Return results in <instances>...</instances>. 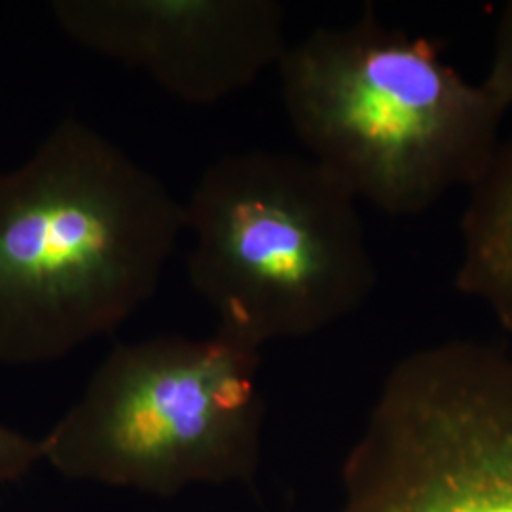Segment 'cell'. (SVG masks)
<instances>
[{"instance_id": "obj_6", "label": "cell", "mask_w": 512, "mask_h": 512, "mask_svg": "<svg viewBox=\"0 0 512 512\" xmlns=\"http://www.w3.org/2000/svg\"><path fill=\"white\" fill-rule=\"evenodd\" d=\"M52 12L74 44L194 107L253 86L289 48L274 0H57Z\"/></svg>"}, {"instance_id": "obj_3", "label": "cell", "mask_w": 512, "mask_h": 512, "mask_svg": "<svg viewBox=\"0 0 512 512\" xmlns=\"http://www.w3.org/2000/svg\"><path fill=\"white\" fill-rule=\"evenodd\" d=\"M183 211L190 285L217 315L215 332L243 346L329 329L378 285L357 198L310 156H222Z\"/></svg>"}, {"instance_id": "obj_1", "label": "cell", "mask_w": 512, "mask_h": 512, "mask_svg": "<svg viewBox=\"0 0 512 512\" xmlns=\"http://www.w3.org/2000/svg\"><path fill=\"white\" fill-rule=\"evenodd\" d=\"M183 203L78 118L0 173V361L61 359L126 323L158 291Z\"/></svg>"}, {"instance_id": "obj_2", "label": "cell", "mask_w": 512, "mask_h": 512, "mask_svg": "<svg viewBox=\"0 0 512 512\" xmlns=\"http://www.w3.org/2000/svg\"><path fill=\"white\" fill-rule=\"evenodd\" d=\"M275 69L311 160L385 215L416 217L469 190L501 145L509 109L484 82L463 78L435 42L387 25L374 8L289 44Z\"/></svg>"}, {"instance_id": "obj_7", "label": "cell", "mask_w": 512, "mask_h": 512, "mask_svg": "<svg viewBox=\"0 0 512 512\" xmlns=\"http://www.w3.org/2000/svg\"><path fill=\"white\" fill-rule=\"evenodd\" d=\"M459 220L456 289L486 306L512 334V137L467 190Z\"/></svg>"}, {"instance_id": "obj_5", "label": "cell", "mask_w": 512, "mask_h": 512, "mask_svg": "<svg viewBox=\"0 0 512 512\" xmlns=\"http://www.w3.org/2000/svg\"><path fill=\"white\" fill-rule=\"evenodd\" d=\"M342 490L338 512H512V351L448 340L403 357Z\"/></svg>"}, {"instance_id": "obj_4", "label": "cell", "mask_w": 512, "mask_h": 512, "mask_svg": "<svg viewBox=\"0 0 512 512\" xmlns=\"http://www.w3.org/2000/svg\"><path fill=\"white\" fill-rule=\"evenodd\" d=\"M260 349L222 334L118 344L82 397L40 439L71 480L171 497L194 484H249L266 404Z\"/></svg>"}, {"instance_id": "obj_8", "label": "cell", "mask_w": 512, "mask_h": 512, "mask_svg": "<svg viewBox=\"0 0 512 512\" xmlns=\"http://www.w3.org/2000/svg\"><path fill=\"white\" fill-rule=\"evenodd\" d=\"M484 86L507 107H512V0H509L497 18L494 48L488 73L482 78Z\"/></svg>"}, {"instance_id": "obj_9", "label": "cell", "mask_w": 512, "mask_h": 512, "mask_svg": "<svg viewBox=\"0 0 512 512\" xmlns=\"http://www.w3.org/2000/svg\"><path fill=\"white\" fill-rule=\"evenodd\" d=\"M42 461L40 440L0 427V484L16 482Z\"/></svg>"}]
</instances>
